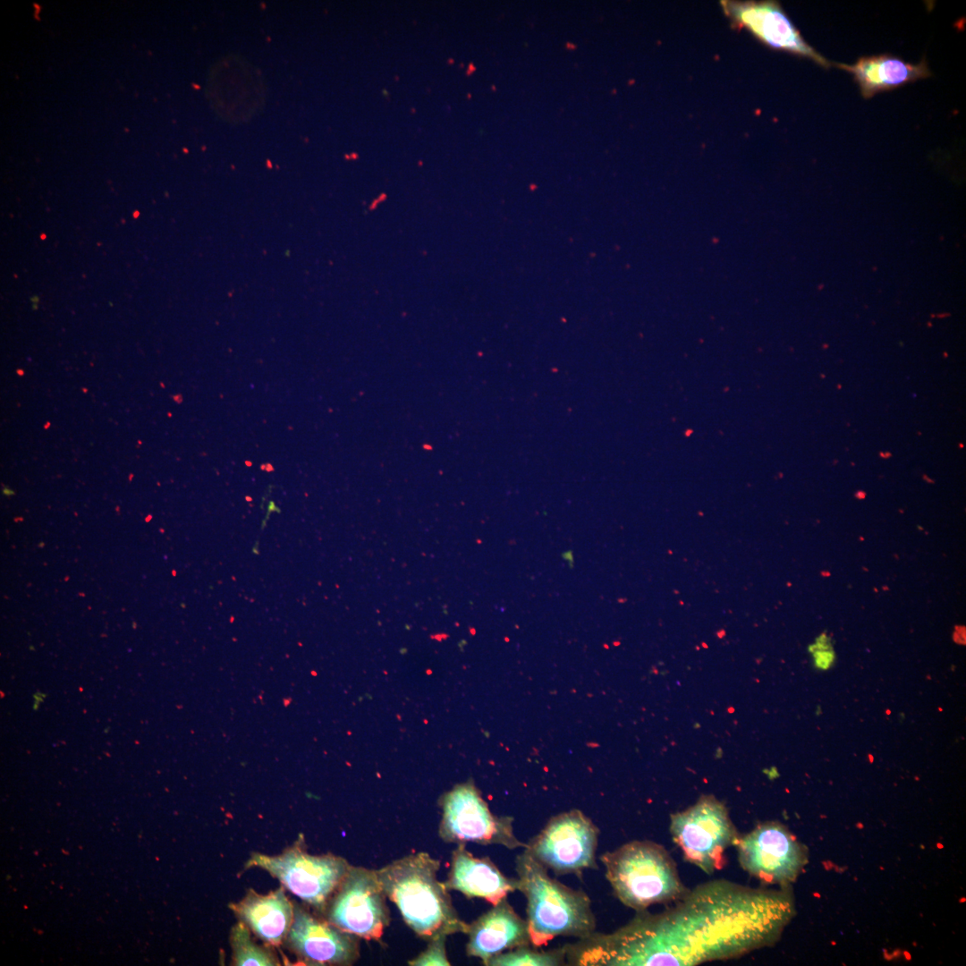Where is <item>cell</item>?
Masks as SVG:
<instances>
[{
  "label": "cell",
  "instance_id": "7a4b0ae2",
  "mask_svg": "<svg viewBox=\"0 0 966 966\" xmlns=\"http://www.w3.org/2000/svg\"><path fill=\"white\" fill-rule=\"evenodd\" d=\"M440 861L427 852L406 855L377 870L383 890L406 925L426 941L456 933L469 924L458 915L445 882L437 878Z\"/></svg>",
  "mask_w": 966,
  "mask_h": 966
},
{
  "label": "cell",
  "instance_id": "9c48e42d",
  "mask_svg": "<svg viewBox=\"0 0 966 966\" xmlns=\"http://www.w3.org/2000/svg\"><path fill=\"white\" fill-rule=\"evenodd\" d=\"M598 835L599 830L590 818L572 809L551 818L524 850L556 875L580 877L585 869H597Z\"/></svg>",
  "mask_w": 966,
  "mask_h": 966
},
{
  "label": "cell",
  "instance_id": "9a60e30c",
  "mask_svg": "<svg viewBox=\"0 0 966 966\" xmlns=\"http://www.w3.org/2000/svg\"><path fill=\"white\" fill-rule=\"evenodd\" d=\"M446 881L448 890L467 898H479L493 905L518 890V879L505 877L488 857L478 858L460 843L453 851Z\"/></svg>",
  "mask_w": 966,
  "mask_h": 966
},
{
  "label": "cell",
  "instance_id": "277c9868",
  "mask_svg": "<svg viewBox=\"0 0 966 966\" xmlns=\"http://www.w3.org/2000/svg\"><path fill=\"white\" fill-rule=\"evenodd\" d=\"M600 860L617 899L637 911L687 893L673 859L654 842H630L605 852Z\"/></svg>",
  "mask_w": 966,
  "mask_h": 966
},
{
  "label": "cell",
  "instance_id": "5b68a950",
  "mask_svg": "<svg viewBox=\"0 0 966 966\" xmlns=\"http://www.w3.org/2000/svg\"><path fill=\"white\" fill-rule=\"evenodd\" d=\"M350 866L341 856L309 853L301 835L292 846L277 855L253 852L244 869L265 870L285 890L321 915Z\"/></svg>",
  "mask_w": 966,
  "mask_h": 966
},
{
  "label": "cell",
  "instance_id": "ffe728a7",
  "mask_svg": "<svg viewBox=\"0 0 966 966\" xmlns=\"http://www.w3.org/2000/svg\"><path fill=\"white\" fill-rule=\"evenodd\" d=\"M815 665L818 668L826 670L831 666L835 659V653L831 648L828 638L822 634L818 638L815 644L809 648Z\"/></svg>",
  "mask_w": 966,
  "mask_h": 966
},
{
  "label": "cell",
  "instance_id": "3957f363",
  "mask_svg": "<svg viewBox=\"0 0 966 966\" xmlns=\"http://www.w3.org/2000/svg\"><path fill=\"white\" fill-rule=\"evenodd\" d=\"M518 891L527 901L531 945H546L555 936L583 938L595 932L591 902L582 890L549 877L547 869L523 851L515 859Z\"/></svg>",
  "mask_w": 966,
  "mask_h": 966
},
{
  "label": "cell",
  "instance_id": "e0dca14e",
  "mask_svg": "<svg viewBox=\"0 0 966 966\" xmlns=\"http://www.w3.org/2000/svg\"><path fill=\"white\" fill-rule=\"evenodd\" d=\"M229 942L232 949V965L275 966L281 964L272 946L266 944L262 945L254 941L251 931L241 921L233 926Z\"/></svg>",
  "mask_w": 966,
  "mask_h": 966
},
{
  "label": "cell",
  "instance_id": "8fae6325",
  "mask_svg": "<svg viewBox=\"0 0 966 966\" xmlns=\"http://www.w3.org/2000/svg\"><path fill=\"white\" fill-rule=\"evenodd\" d=\"M294 914L284 942L306 965H352L360 957V937L328 922L307 904L293 902Z\"/></svg>",
  "mask_w": 966,
  "mask_h": 966
},
{
  "label": "cell",
  "instance_id": "8992f818",
  "mask_svg": "<svg viewBox=\"0 0 966 966\" xmlns=\"http://www.w3.org/2000/svg\"><path fill=\"white\" fill-rule=\"evenodd\" d=\"M386 898L377 870L351 865L321 916L360 938L378 940L390 924Z\"/></svg>",
  "mask_w": 966,
  "mask_h": 966
},
{
  "label": "cell",
  "instance_id": "4fadbf2b",
  "mask_svg": "<svg viewBox=\"0 0 966 966\" xmlns=\"http://www.w3.org/2000/svg\"><path fill=\"white\" fill-rule=\"evenodd\" d=\"M467 935V955L487 966L501 953L531 945L527 919L516 913L507 897L469 924Z\"/></svg>",
  "mask_w": 966,
  "mask_h": 966
},
{
  "label": "cell",
  "instance_id": "7c38bea8",
  "mask_svg": "<svg viewBox=\"0 0 966 966\" xmlns=\"http://www.w3.org/2000/svg\"><path fill=\"white\" fill-rule=\"evenodd\" d=\"M720 5L733 28L746 29L769 47L830 67L829 61L806 42L778 2L723 0Z\"/></svg>",
  "mask_w": 966,
  "mask_h": 966
},
{
  "label": "cell",
  "instance_id": "ac0fdd59",
  "mask_svg": "<svg viewBox=\"0 0 966 966\" xmlns=\"http://www.w3.org/2000/svg\"><path fill=\"white\" fill-rule=\"evenodd\" d=\"M567 965L565 947L539 950L530 945L518 946L493 957L487 966H560Z\"/></svg>",
  "mask_w": 966,
  "mask_h": 966
},
{
  "label": "cell",
  "instance_id": "5bb4252c",
  "mask_svg": "<svg viewBox=\"0 0 966 966\" xmlns=\"http://www.w3.org/2000/svg\"><path fill=\"white\" fill-rule=\"evenodd\" d=\"M228 907L254 936L272 947L284 944L293 920V902L282 886L265 894L249 889Z\"/></svg>",
  "mask_w": 966,
  "mask_h": 966
},
{
  "label": "cell",
  "instance_id": "ba28073f",
  "mask_svg": "<svg viewBox=\"0 0 966 966\" xmlns=\"http://www.w3.org/2000/svg\"><path fill=\"white\" fill-rule=\"evenodd\" d=\"M670 831L685 859L708 874L723 867L725 850L738 839L725 806L710 795L673 814Z\"/></svg>",
  "mask_w": 966,
  "mask_h": 966
},
{
  "label": "cell",
  "instance_id": "d6986e66",
  "mask_svg": "<svg viewBox=\"0 0 966 966\" xmlns=\"http://www.w3.org/2000/svg\"><path fill=\"white\" fill-rule=\"evenodd\" d=\"M446 936H442L428 941L427 948L417 957L409 961L412 966L443 965L449 966L451 963L446 957L445 952Z\"/></svg>",
  "mask_w": 966,
  "mask_h": 966
},
{
  "label": "cell",
  "instance_id": "2e32d148",
  "mask_svg": "<svg viewBox=\"0 0 966 966\" xmlns=\"http://www.w3.org/2000/svg\"><path fill=\"white\" fill-rule=\"evenodd\" d=\"M835 65L852 74L866 98L930 75L925 60L915 64L887 54L862 56L853 64Z\"/></svg>",
  "mask_w": 966,
  "mask_h": 966
},
{
  "label": "cell",
  "instance_id": "6da1fadb",
  "mask_svg": "<svg viewBox=\"0 0 966 966\" xmlns=\"http://www.w3.org/2000/svg\"><path fill=\"white\" fill-rule=\"evenodd\" d=\"M657 914L638 911L612 933L565 945L567 965H693L773 945L795 913L789 886L750 888L716 880Z\"/></svg>",
  "mask_w": 966,
  "mask_h": 966
},
{
  "label": "cell",
  "instance_id": "52a82bcc",
  "mask_svg": "<svg viewBox=\"0 0 966 966\" xmlns=\"http://www.w3.org/2000/svg\"><path fill=\"white\" fill-rule=\"evenodd\" d=\"M438 833L444 842L526 847L513 833V818L494 815L472 781L458 784L440 799Z\"/></svg>",
  "mask_w": 966,
  "mask_h": 966
},
{
  "label": "cell",
  "instance_id": "30bf717a",
  "mask_svg": "<svg viewBox=\"0 0 966 966\" xmlns=\"http://www.w3.org/2000/svg\"><path fill=\"white\" fill-rule=\"evenodd\" d=\"M741 868L767 884L789 886L808 861L806 847L778 822H765L738 838Z\"/></svg>",
  "mask_w": 966,
  "mask_h": 966
}]
</instances>
